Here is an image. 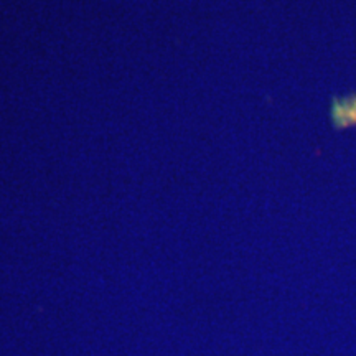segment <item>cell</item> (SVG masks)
<instances>
[{"label":"cell","mask_w":356,"mask_h":356,"mask_svg":"<svg viewBox=\"0 0 356 356\" xmlns=\"http://www.w3.org/2000/svg\"><path fill=\"white\" fill-rule=\"evenodd\" d=\"M335 118L340 124H356V99L337 104Z\"/></svg>","instance_id":"1"}]
</instances>
